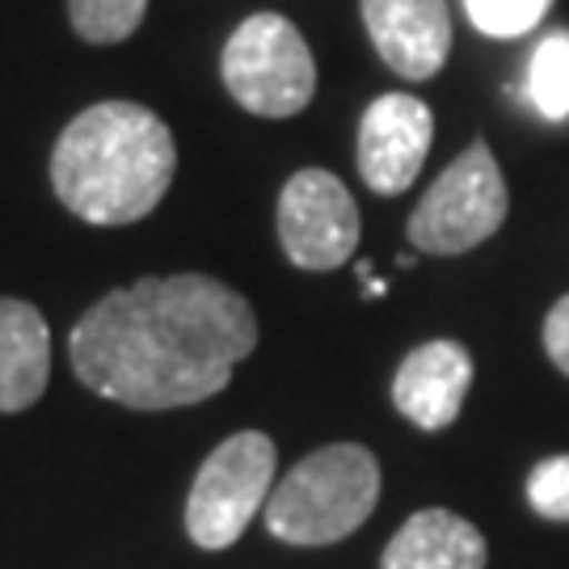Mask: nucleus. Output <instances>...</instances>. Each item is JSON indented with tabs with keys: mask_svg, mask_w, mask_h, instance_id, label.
<instances>
[{
	"mask_svg": "<svg viewBox=\"0 0 569 569\" xmlns=\"http://www.w3.org/2000/svg\"><path fill=\"white\" fill-rule=\"evenodd\" d=\"M258 346L241 291L211 274H143L102 296L72 326V371L89 392L127 409L211 401Z\"/></svg>",
	"mask_w": 569,
	"mask_h": 569,
	"instance_id": "1",
	"label": "nucleus"
},
{
	"mask_svg": "<svg viewBox=\"0 0 569 569\" xmlns=\"http://www.w3.org/2000/svg\"><path fill=\"white\" fill-rule=\"evenodd\" d=\"M178 173L169 122L140 102H98L63 127L51 186L72 216L119 228L152 216Z\"/></svg>",
	"mask_w": 569,
	"mask_h": 569,
	"instance_id": "2",
	"label": "nucleus"
},
{
	"mask_svg": "<svg viewBox=\"0 0 569 569\" xmlns=\"http://www.w3.org/2000/svg\"><path fill=\"white\" fill-rule=\"evenodd\" d=\"M380 502V465L363 443H329L274 481L266 531L296 549L338 545L363 528Z\"/></svg>",
	"mask_w": 569,
	"mask_h": 569,
	"instance_id": "3",
	"label": "nucleus"
},
{
	"mask_svg": "<svg viewBox=\"0 0 569 569\" xmlns=\"http://www.w3.org/2000/svg\"><path fill=\"white\" fill-rule=\"evenodd\" d=\"M232 102L258 119H291L317 93V60L305 34L283 13H253L244 18L220 56Z\"/></svg>",
	"mask_w": 569,
	"mask_h": 569,
	"instance_id": "4",
	"label": "nucleus"
},
{
	"mask_svg": "<svg viewBox=\"0 0 569 569\" xmlns=\"http://www.w3.org/2000/svg\"><path fill=\"white\" fill-rule=\"evenodd\" d=\"M510 211V194L502 169L486 140L468 143L465 152L435 178L422 203L413 207L406 237L418 253L456 258L481 241H489Z\"/></svg>",
	"mask_w": 569,
	"mask_h": 569,
	"instance_id": "5",
	"label": "nucleus"
},
{
	"mask_svg": "<svg viewBox=\"0 0 569 569\" xmlns=\"http://www.w3.org/2000/svg\"><path fill=\"white\" fill-rule=\"evenodd\" d=\"M274 489V439L262 430L228 435L211 451L186 498V536L207 552L237 545Z\"/></svg>",
	"mask_w": 569,
	"mask_h": 569,
	"instance_id": "6",
	"label": "nucleus"
},
{
	"mask_svg": "<svg viewBox=\"0 0 569 569\" xmlns=\"http://www.w3.org/2000/svg\"><path fill=\"white\" fill-rule=\"evenodd\" d=\"M359 207L329 169H300L279 194V244L300 270H338L359 244Z\"/></svg>",
	"mask_w": 569,
	"mask_h": 569,
	"instance_id": "7",
	"label": "nucleus"
},
{
	"mask_svg": "<svg viewBox=\"0 0 569 569\" xmlns=\"http://www.w3.org/2000/svg\"><path fill=\"white\" fill-rule=\"evenodd\" d=\"M435 140L430 106L413 93H385L367 106L359 122V173L376 194H406L422 173Z\"/></svg>",
	"mask_w": 569,
	"mask_h": 569,
	"instance_id": "8",
	"label": "nucleus"
},
{
	"mask_svg": "<svg viewBox=\"0 0 569 569\" xmlns=\"http://www.w3.org/2000/svg\"><path fill=\"white\" fill-rule=\"evenodd\" d=\"M363 26L380 60L406 77L430 81L451 56V13L448 0H359Z\"/></svg>",
	"mask_w": 569,
	"mask_h": 569,
	"instance_id": "9",
	"label": "nucleus"
},
{
	"mask_svg": "<svg viewBox=\"0 0 569 569\" xmlns=\"http://www.w3.org/2000/svg\"><path fill=\"white\" fill-rule=\"evenodd\" d=\"M472 388V355L460 342H427L409 350L392 376V406L418 430H443L460 418Z\"/></svg>",
	"mask_w": 569,
	"mask_h": 569,
	"instance_id": "10",
	"label": "nucleus"
},
{
	"mask_svg": "<svg viewBox=\"0 0 569 569\" xmlns=\"http://www.w3.org/2000/svg\"><path fill=\"white\" fill-rule=\"evenodd\" d=\"M486 536L468 523L465 515L430 507L409 515L388 540L380 569H486Z\"/></svg>",
	"mask_w": 569,
	"mask_h": 569,
	"instance_id": "11",
	"label": "nucleus"
},
{
	"mask_svg": "<svg viewBox=\"0 0 569 569\" xmlns=\"http://www.w3.org/2000/svg\"><path fill=\"white\" fill-rule=\"evenodd\" d=\"M51 380V329L26 300H0V413H21Z\"/></svg>",
	"mask_w": 569,
	"mask_h": 569,
	"instance_id": "12",
	"label": "nucleus"
},
{
	"mask_svg": "<svg viewBox=\"0 0 569 569\" xmlns=\"http://www.w3.org/2000/svg\"><path fill=\"white\" fill-rule=\"evenodd\" d=\"M528 93L545 119H569V34L552 30L549 39L536 47L528 72Z\"/></svg>",
	"mask_w": 569,
	"mask_h": 569,
	"instance_id": "13",
	"label": "nucleus"
},
{
	"mask_svg": "<svg viewBox=\"0 0 569 569\" xmlns=\"http://www.w3.org/2000/svg\"><path fill=\"white\" fill-rule=\"evenodd\" d=\"M143 13H148V0H68L72 30L98 47L131 39L140 30Z\"/></svg>",
	"mask_w": 569,
	"mask_h": 569,
	"instance_id": "14",
	"label": "nucleus"
},
{
	"mask_svg": "<svg viewBox=\"0 0 569 569\" xmlns=\"http://www.w3.org/2000/svg\"><path fill=\"white\" fill-rule=\"evenodd\" d=\"M465 9L468 21L489 39H519L545 21L552 0H465Z\"/></svg>",
	"mask_w": 569,
	"mask_h": 569,
	"instance_id": "15",
	"label": "nucleus"
},
{
	"mask_svg": "<svg viewBox=\"0 0 569 569\" xmlns=\"http://www.w3.org/2000/svg\"><path fill=\"white\" fill-rule=\"evenodd\" d=\"M528 502L536 515L569 523V456H549L531 468Z\"/></svg>",
	"mask_w": 569,
	"mask_h": 569,
	"instance_id": "16",
	"label": "nucleus"
},
{
	"mask_svg": "<svg viewBox=\"0 0 569 569\" xmlns=\"http://www.w3.org/2000/svg\"><path fill=\"white\" fill-rule=\"evenodd\" d=\"M545 350H549L552 367L569 376V296H561L545 317Z\"/></svg>",
	"mask_w": 569,
	"mask_h": 569,
	"instance_id": "17",
	"label": "nucleus"
},
{
	"mask_svg": "<svg viewBox=\"0 0 569 569\" xmlns=\"http://www.w3.org/2000/svg\"><path fill=\"white\" fill-rule=\"evenodd\" d=\"M363 296H367V300H376V296H388V283L371 274V279H367V287H363Z\"/></svg>",
	"mask_w": 569,
	"mask_h": 569,
	"instance_id": "18",
	"label": "nucleus"
}]
</instances>
